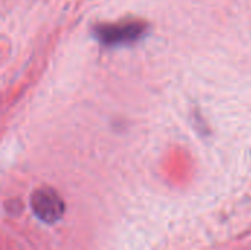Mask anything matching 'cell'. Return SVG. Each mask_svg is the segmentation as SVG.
Listing matches in <instances>:
<instances>
[{
    "label": "cell",
    "mask_w": 251,
    "mask_h": 250,
    "mask_svg": "<svg viewBox=\"0 0 251 250\" xmlns=\"http://www.w3.org/2000/svg\"><path fill=\"white\" fill-rule=\"evenodd\" d=\"M147 32V24L143 21H125L119 24H100L93 28V35L104 46L132 44Z\"/></svg>",
    "instance_id": "obj_1"
},
{
    "label": "cell",
    "mask_w": 251,
    "mask_h": 250,
    "mask_svg": "<svg viewBox=\"0 0 251 250\" xmlns=\"http://www.w3.org/2000/svg\"><path fill=\"white\" fill-rule=\"evenodd\" d=\"M31 208L35 217L46 224L57 222L65 211L62 197L51 189H40L34 192L31 196Z\"/></svg>",
    "instance_id": "obj_2"
}]
</instances>
